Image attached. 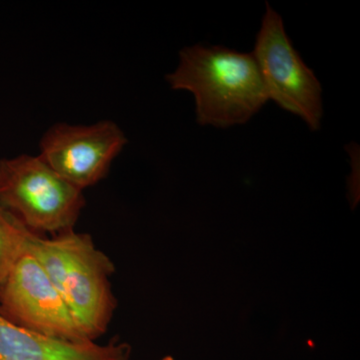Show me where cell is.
I'll list each match as a JSON object with an SVG mask.
<instances>
[{
	"instance_id": "1",
	"label": "cell",
	"mask_w": 360,
	"mask_h": 360,
	"mask_svg": "<svg viewBox=\"0 0 360 360\" xmlns=\"http://www.w3.org/2000/svg\"><path fill=\"white\" fill-rule=\"evenodd\" d=\"M167 80L172 89L193 94L200 125L226 129L243 124L269 101L252 53L226 47H186Z\"/></svg>"
},
{
	"instance_id": "2",
	"label": "cell",
	"mask_w": 360,
	"mask_h": 360,
	"mask_svg": "<svg viewBox=\"0 0 360 360\" xmlns=\"http://www.w3.org/2000/svg\"><path fill=\"white\" fill-rule=\"evenodd\" d=\"M26 250L44 267L87 340L103 335L115 309V265L108 255L89 236L72 231L53 238L32 231Z\"/></svg>"
},
{
	"instance_id": "3",
	"label": "cell",
	"mask_w": 360,
	"mask_h": 360,
	"mask_svg": "<svg viewBox=\"0 0 360 360\" xmlns=\"http://www.w3.org/2000/svg\"><path fill=\"white\" fill-rule=\"evenodd\" d=\"M0 205L30 231H72L85 205L84 191L39 156L0 160Z\"/></svg>"
},
{
	"instance_id": "4",
	"label": "cell",
	"mask_w": 360,
	"mask_h": 360,
	"mask_svg": "<svg viewBox=\"0 0 360 360\" xmlns=\"http://www.w3.org/2000/svg\"><path fill=\"white\" fill-rule=\"evenodd\" d=\"M252 56L269 101L300 116L314 131L321 129L323 115L321 82L295 51L284 30L283 18L269 4Z\"/></svg>"
},
{
	"instance_id": "5",
	"label": "cell",
	"mask_w": 360,
	"mask_h": 360,
	"mask_svg": "<svg viewBox=\"0 0 360 360\" xmlns=\"http://www.w3.org/2000/svg\"><path fill=\"white\" fill-rule=\"evenodd\" d=\"M0 314L35 333L70 341L87 340L46 272L26 250L0 290Z\"/></svg>"
},
{
	"instance_id": "6",
	"label": "cell",
	"mask_w": 360,
	"mask_h": 360,
	"mask_svg": "<svg viewBox=\"0 0 360 360\" xmlns=\"http://www.w3.org/2000/svg\"><path fill=\"white\" fill-rule=\"evenodd\" d=\"M127 139L110 120L90 125L58 123L40 141L42 160L77 188L94 186L106 176Z\"/></svg>"
},
{
	"instance_id": "7",
	"label": "cell",
	"mask_w": 360,
	"mask_h": 360,
	"mask_svg": "<svg viewBox=\"0 0 360 360\" xmlns=\"http://www.w3.org/2000/svg\"><path fill=\"white\" fill-rule=\"evenodd\" d=\"M130 354L127 343L61 340L21 328L0 314V360H129Z\"/></svg>"
},
{
	"instance_id": "8",
	"label": "cell",
	"mask_w": 360,
	"mask_h": 360,
	"mask_svg": "<svg viewBox=\"0 0 360 360\" xmlns=\"http://www.w3.org/2000/svg\"><path fill=\"white\" fill-rule=\"evenodd\" d=\"M30 232L0 205V290L14 264L25 252Z\"/></svg>"
},
{
	"instance_id": "9",
	"label": "cell",
	"mask_w": 360,
	"mask_h": 360,
	"mask_svg": "<svg viewBox=\"0 0 360 360\" xmlns=\"http://www.w3.org/2000/svg\"><path fill=\"white\" fill-rule=\"evenodd\" d=\"M161 360H174V359L172 356H167V357H165V359H162Z\"/></svg>"
}]
</instances>
